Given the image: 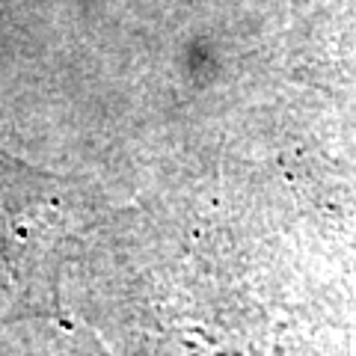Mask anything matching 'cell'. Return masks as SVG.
Masks as SVG:
<instances>
[{
  "label": "cell",
  "instance_id": "1",
  "mask_svg": "<svg viewBox=\"0 0 356 356\" xmlns=\"http://www.w3.org/2000/svg\"><path fill=\"white\" fill-rule=\"evenodd\" d=\"M92 214L95 199L77 178L0 146V332L60 315L65 259Z\"/></svg>",
  "mask_w": 356,
  "mask_h": 356
}]
</instances>
